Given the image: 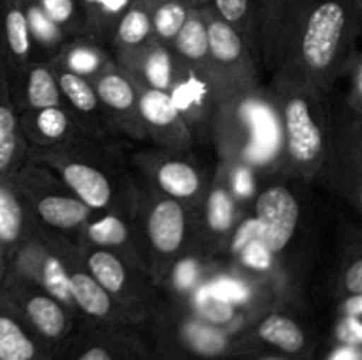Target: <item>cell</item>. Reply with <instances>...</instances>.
I'll return each instance as SVG.
<instances>
[{"instance_id":"cell-1","label":"cell","mask_w":362,"mask_h":360,"mask_svg":"<svg viewBox=\"0 0 362 360\" xmlns=\"http://www.w3.org/2000/svg\"><path fill=\"white\" fill-rule=\"evenodd\" d=\"M311 95L308 92L293 94L283 109L286 152L293 164L306 175L324 169L331 150V138L327 136L324 116Z\"/></svg>"},{"instance_id":"cell-2","label":"cell","mask_w":362,"mask_h":360,"mask_svg":"<svg viewBox=\"0 0 362 360\" xmlns=\"http://www.w3.org/2000/svg\"><path fill=\"white\" fill-rule=\"evenodd\" d=\"M299 215V201L292 191L283 186L265 189L255 205L258 240H262L272 254L281 253L296 233Z\"/></svg>"},{"instance_id":"cell-3","label":"cell","mask_w":362,"mask_h":360,"mask_svg":"<svg viewBox=\"0 0 362 360\" xmlns=\"http://www.w3.org/2000/svg\"><path fill=\"white\" fill-rule=\"evenodd\" d=\"M331 172L341 193L362 214V119L352 109L332 141Z\"/></svg>"},{"instance_id":"cell-4","label":"cell","mask_w":362,"mask_h":360,"mask_svg":"<svg viewBox=\"0 0 362 360\" xmlns=\"http://www.w3.org/2000/svg\"><path fill=\"white\" fill-rule=\"evenodd\" d=\"M186 235V215L173 200H163L148 215V236L159 253H175Z\"/></svg>"},{"instance_id":"cell-5","label":"cell","mask_w":362,"mask_h":360,"mask_svg":"<svg viewBox=\"0 0 362 360\" xmlns=\"http://www.w3.org/2000/svg\"><path fill=\"white\" fill-rule=\"evenodd\" d=\"M62 176L78 200L83 201L88 208H103L112 200L108 179L92 166L83 162H69L62 166Z\"/></svg>"},{"instance_id":"cell-6","label":"cell","mask_w":362,"mask_h":360,"mask_svg":"<svg viewBox=\"0 0 362 360\" xmlns=\"http://www.w3.org/2000/svg\"><path fill=\"white\" fill-rule=\"evenodd\" d=\"M0 35L9 56L25 60L32 48V35L20 0H0Z\"/></svg>"},{"instance_id":"cell-7","label":"cell","mask_w":362,"mask_h":360,"mask_svg":"<svg viewBox=\"0 0 362 360\" xmlns=\"http://www.w3.org/2000/svg\"><path fill=\"white\" fill-rule=\"evenodd\" d=\"M209 34V55L221 64H233L244 55V39L237 28L226 23L209 4L204 6Z\"/></svg>"},{"instance_id":"cell-8","label":"cell","mask_w":362,"mask_h":360,"mask_svg":"<svg viewBox=\"0 0 362 360\" xmlns=\"http://www.w3.org/2000/svg\"><path fill=\"white\" fill-rule=\"evenodd\" d=\"M151 11L152 34L163 42H172L186 23L194 4L187 0H147Z\"/></svg>"},{"instance_id":"cell-9","label":"cell","mask_w":362,"mask_h":360,"mask_svg":"<svg viewBox=\"0 0 362 360\" xmlns=\"http://www.w3.org/2000/svg\"><path fill=\"white\" fill-rule=\"evenodd\" d=\"M131 4L133 0H78L83 30L98 35L115 32L117 23Z\"/></svg>"},{"instance_id":"cell-10","label":"cell","mask_w":362,"mask_h":360,"mask_svg":"<svg viewBox=\"0 0 362 360\" xmlns=\"http://www.w3.org/2000/svg\"><path fill=\"white\" fill-rule=\"evenodd\" d=\"M92 208L78 198L45 196L37 201V212L42 221L53 228L69 229L87 221Z\"/></svg>"},{"instance_id":"cell-11","label":"cell","mask_w":362,"mask_h":360,"mask_svg":"<svg viewBox=\"0 0 362 360\" xmlns=\"http://www.w3.org/2000/svg\"><path fill=\"white\" fill-rule=\"evenodd\" d=\"M172 42L175 44L177 53L186 60H204L209 55V34L204 6L191 7L186 23Z\"/></svg>"},{"instance_id":"cell-12","label":"cell","mask_w":362,"mask_h":360,"mask_svg":"<svg viewBox=\"0 0 362 360\" xmlns=\"http://www.w3.org/2000/svg\"><path fill=\"white\" fill-rule=\"evenodd\" d=\"M69 286L73 302H76L78 307L88 316L103 318L110 313L112 309L110 293L90 274L73 272L69 274Z\"/></svg>"},{"instance_id":"cell-13","label":"cell","mask_w":362,"mask_h":360,"mask_svg":"<svg viewBox=\"0 0 362 360\" xmlns=\"http://www.w3.org/2000/svg\"><path fill=\"white\" fill-rule=\"evenodd\" d=\"M115 39L126 48H138L151 39L152 21L147 0H133L115 27Z\"/></svg>"},{"instance_id":"cell-14","label":"cell","mask_w":362,"mask_h":360,"mask_svg":"<svg viewBox=\"0 0 362 360\" xmlns=\"http://www.w3.org/2000/svg\"><path fill=\"white\" fill-rule=\"evenodd\" d=\"M258 335L269 344L286 353H297L304 348V332L292 318L283 314H271L258 327Z\"/></svg>"},{"instance_id":"cell-15","label":"cell","mask_w":362,"mask_h":360,"mask_svg":"<svg viewBox=\"0 0 362 360\" xmlns=\"http://www.w3.org/2000/svg\"><path fill=\"white\" fill-rule=\"evenodd\" d=\"M25 313L46 337H59L66 330V314L53 296L34 295L25 300Z\"/></svg>"},{"instance_id":"cell-16","label":"cell","mask_w":362,"mask_h":360,"mask_svg":"<svg viewBox=\"0 0 362 360\" xmlns=\"http://www.w3.org/2000/svg\"><path fill=\"white\" fill-rule=\"evenodd\" d=\"M23 232V208L16 193L0 179V260L6 247L14 246Z\"/></svg>"},{"instance_id":"cell-17","label":"cell","mask_w":362,"mask_h":360,"mask_svg":"<svg viewBox=\"0 0 362 360\" xmlns=\"http://www.w3.org/2000/svg\"><path fill=\"white\" fill-rule=\"evenodd\" d=\"M158 184L173 198H191L200 189L197 169L182 161H166L158 169Z\"/></svg>"},{"instance_id":"cell-18","label":"cell","mask_w":362,"mask_h":360,"mask_svg":"<svg viewBox=\"0 0 362 360\" xmlns=\"http://www.w3.org/2000/svg\"><path fill=\"white\" fill-rule=\"evenodd\" d=\"M209 6L221 20L237 28L243 37L260 28L257 0H209Z\"/></svg>"},{"instance_id":"cell-19","label":"cell","mask_w":362,"mask_h":360,"mask_svg":"<svg viewBox=\"0 0 362 360\" xmlns=\"http://www.w3.org/2000/svg\"><path fill=\"white\" fill-rule=\"evenodd\" d=\"M88 270L90 275L108 293H120L126 284V268L115 254L108 251H95L88 256Z\"/></svg>"},{"instance_id":"cell-20","label":"cell","mask_w":362,"mask_h":360,"mask_svg":"<svg viewBox=\"0 0 362 360\" xmlns=\"http://www.w3.org/2000/svg\"><path fill=\"white\" fill-rule=\"evenodd\" d=\"M182 335L187 346L193 352H197L198 355L204 356L221 355L226 349V346H228L226 335L207 323H198V321L186 323L182 328Z\"/></svg>"},{"instance_id":"cell-21","label":"cell","mask_w":362,"mask_h":360,"mask_svg":"<svg viewBox=\"0 0 362 360\" xmlns=\"http://www.w3.org/2000/svg\"><path fill=\"white\" fill-rule=\"evenodd\" d=\"M140 115L147 120L148 124L156 127H168L179 120L180 113L173 104L170 92L165 90H151L144 92L140 97Z\"/></svg>"},{"instance_id":"cell-22","label":"cell","mask_w":362,"mask_h":360,"mask_svg":"<svg viewBox=\"0 0 362 360\" xmlns=\"http://www.w3.org/2000/svg\"><path fill=\"white\" fill-rule=\"evenodd\" d=\"M59 81L46 67H34L27 78V102L30 108L42 109L59 106Z\"/></svg>"},{"instance_id":"cell-23","label":"cell","mask_w":362,"mask_h":360,"mask_svg":"<svg viewBox=\"0 0 362 360\" xmlns=\"http://www.w3.org/2000/svg\"><path fill=\"white\" fill-rule=\"evenodd\" d=\"M209 95H211V88H209L207 81L194 74L179 81L170 92V97H172L175 108L184 115H194V112L204 109L209 104Z\"/></svg>"},{"instance_id":"cell-24","label":"cell","mask_w":362,"mask_h":360,"mask_svg":"<svg viewBox=\"0 0 362 360\" xmlns=\"http://www.w3.org/2000/svg\"><path fill=\"white\" fill-rule=\"evenodd\" d=\"M98 99H101L106 106L117 109V112H127L134 106L136 95L129 81L117 73H108L98 81L95 88Z\"/></svg>"},{"instance_id":"cell-25","label":"cell","mask_w":362,"mask_h":360,"mask_svg":"<svg viewBox=\"0 0 362 360\" xmlns=\"http://www.w3.org/2000/svg\"><path fill=\"white\" fill-rule=\"evenodd\" d=\"M144 60V73L151 88L168 92V88L173 83V64L168 49L158 44L152 46L145 53Z\"/></svg>"},{"instance_id":"cell-26","label":"cell","mask_w":362,"mask_h":360,"mask_svg":"<svg viewBox=\"0 0 362 360\" xmlns=\"http://www.w3.org/2000/svg\"><path fill=\"white\" fill-rule=\"evenodd\" d=\"M250 120H253V150L258 154V159H264L265 154H272L278 147V127H276L274 116L269 109L255 106L247 109Z\"/></svg>"},{"instance_id":"cell-27","label":"cell","mask_w":362,"mask_h":360,"mask_svg":"<svg viewBox=\"0 0 362 360\" xmlns=\"http://www.w3.org/2000/svg\"><path fill=\"white\" fill-rule=\"evenodd\" d=\"M20 2L25 11V16H27L32 41L35 39L41 44H55V42H59L62 39V28L46 16V13L39 7V4L35 0H20Z\"/></svg>"},{"instance_id":"cell-28","label":"cell","mask_w":362,"mask_h":360,"mask_svg":"<svg viewBox=\"0 0 362 360\" xmlns=\"http://www.w3.org/2000/svg\"><path fill=\"white\" fill-rule=\"evenodd\" d=\"M59 88L78 112L90 113L98 108V94L92 90V87L85 81L83 76H78L69 71L62 73L59 78Z\"/></svg>"},{"instance_id":"cell-29","label":"cell","mask_w":362,"mask_h":360,"mask_svg":"<svg viewBox=\"0 0 362 360\" xmlns=\"http://www.w3.org/2000/svg\"><path fill=\"white\" fill-rule=\"evenodd\" d=\"M41 282L55 300L73 302L69 286V274L55 256H45L41 263Z\"/></svg>"},{"instance_id":"cell-30","label":"cell","mask_w":362,"mask_h":360,"mask_svg":"<svg viewBox=\"0 0 362 360\" xmlns=\"http://www.w3.org/2000/svg\"><path fill=\"white\" fill-rule=\"evenodd\" d=\"M87 233L92 242L103 247H115L127 240L126 222L117 215H105L103 219H98L88 226Z\"/></svg>"},{"instance_id":"cell-31","label":"cell","mask_w":362,"mask_h":360,"mask_svg":"<svg viewBox=\"0 0 362 360\" xmlns=\"http://www.w3.org/2000/svg\"><path fill=\"white\" fill-rule=\"evenodd\" d=\"M35 2L45 11L46 16L62 30L83 28L78 0H35Z\"/></svg>"},{"instance_id":"cell-32","label":"cell","mask_w":362,"mask_h":360,"mask_svg":"<svg viewBox=\"0 0 362 360\" xmlns=\"http://www.w3.org/2000/svg\"><path fill=\"white\" fill-rule=\"evenodd\" d=\"M235 208L233 200L225 189H216L207 203V222L214 232H226L232 226Z\"/></svg>"},{"instance_id":"cell-33","label":"cell","mask_w":362,"mask_h":360,"mask_svg":"<svg viewBox=\"0 0 362 360\" xmlns=\"http://www.w3.org/2000/svg\"><path fill=\"white\" fill-rule=\"evenodd\" d=\"M194 302H197L198 311H200L202 316L209 321V323H228L230 320L235 314L232 304H226L223 300L214 299V296L209 293L207 286H202L198 289L197 296H194Z\"/></svg>"},{"instance_id":"cell-34","label":"cell","mask_w":362,"mask_h":360,"mask_svg":"<svg viewBox=\"0 0 362 360\" xmlns=\"http://www.w3.org/2000/svg\"><path fill=\"white\" fill-rule=\"evenodd\" d=\"M292 0H257L260 28L269 35L281 34L286 11Z\"/></svg>"},{"instance_id":"cell-35","label":"cell","mask_w":362,"mask_h":360,"mask_svg":"<svg viewBox=\"0 0 362 360\" xmlns=\"http://www.w3.org/2000/svg\"><path fill=\"white\" fill-rule=\"evenodd\" d=\"M67 127H69V119L59 106L42 108L35 115V129L41 136L49 138V140L62 138L66 134Z\"/></svg>"},{"instance_id":"cell-36","label":"cell","mask_w":362,"mask_h":360,"mask_svg":"<svg viewBox=\"0 0 362 360\" xmlns=\"http://www.w3.org/2000/svg\"><path fill=\"white\" fill-rule=\"evenodd\" d=\"M66 64L69 73L85 76V74H92L99 69L101 55L98 49L90 48V46L78 44L69 48V52L66 53Z\"/></svg>"},{"instance_id":"cell-37","label":"cell","mask_w":362,"mask_h":360,"mask_svg":"<svg viewBox=\"0 0 362 360\" xmlns=\"http://www.w3.org/2000/svg\"><path fill=\"white\" fill-rule=\"evenodd\" d=\"M207 289L214 299L223 300L226 304H232V306L246 302L247 296H250L247 286L243 281H237V279L232 277L216 279L211 284H207Z\"/></svg>"},{"instance_id":"cell-38","label":"cell","mask_w":362,"mask_h":360,"mask_svg":"<svg viewBox=\"0 0 362 360\" xmlns=\"http://www.w3.org/2000/svg\"><path fill=\"white\" fill-rule=\"evenodd\" d=\"M339 284L346 299L362 296V246L357 247L356 253L346 260Z\"/></svg>"},{"instance_id":"cell-39","label":"cell","mask_w":362,"mask_h":360,"mask_svg":"<svg viewBox=\"0 0 362 360\" xmlns=\"http://www.w3.org/2000/svg\"><path fill=\"white\" fill-rule=\"evenodd\" d=\"M345 73L350 76V95L349 109H352L362 119V49H356L346 66Z\"/></svg>"},{"instance_id":"cell-40","label":"cell","mask_w":362,"mask_h":360,"mask_svg":"<svg viewBox=\"0 0 362 360\" xmlns=\"http://www.w3.org/2000/svg\"><path fill=\"white\" fill-rule=\"evenodd\" d=\"M240 260L246 267L253 268V270H267L272 265V256L274 254L265 247V244L262 240H253L251 244H247L243 251H240Z\"/></svg>"},{"instance_id":"cell-41","label":"cell","mask_w":362,"mask_h":360,"mask_svg":"<svg viewBox=\"0 0 362 360\" xmlns=\"http://www.w3.org/2000/svg\"><path fill=\"white\" fill-rule=\"evenodd\" d=\"M198 281V261L193 258H186L180 261L173 270V282L180 292H189Z\"/></svg>"},{"instance_id":"cell-42","label":"cell","mask_w":362,"mask_h":360,"mask_svg":"<svg viewBox=\"0 0 362 360\" xmlns=\"http://www.w3.org/2000/svg\"><path fill=\"white\" fill-rule=\"evenodd\" d=\"M338 339L343 344L362 348V318L346 314L341 323L338 325Z\"/></svg>"},{"instance_id":"cell-43","label":"cell","mask_w":362,"mask_h":360,"mask_svg":"<svg viewBox=\"0 0 362 360\" xmlns=\"http://www.w3.org/2000/svg\"><path fill=\"white\" fill-rule=\"evenodd\" d=\"M258 239V222L255 217L246 219L243 224L237 228L235 235L232 240V251L233 253H240L247 244H251L253 240Z\"/></svg>"},{"instance_id":"cell-44","label":"cell","mask_w":362,"mask_h":360,"mask_svg":"<svg viewBox=\"0 0 362 360\" xmlns=\"http://www.w3.org/2000/svg\"><path fill=\"white\" fill-rule=\"evenodd\" d=\"M233 191H235L237 196L247 198L253 194L255 191V182L253 175L247 168H237L233 173Z\"/></svg>"},{"instance_id":"cell-45","label":"cell","mask_w":362,"mask_h":360,"mask_svg":"<svg viewBox=\"0 0 362 360\" xmlns=\"http://www.w3.org/2000/svg\"><path fill=\"white\" fill-rule=\"evenodd\" d=\"M327 360H362V349L357 346L341 344L329 355Z\"/></svg>"},{"instance_id":"cell-46","label":"cell","mask_w":362,"mask_h":360,"mask_svg":"<svg viewBox=\"0 0 362 360\" xmlns=\"http://www.w3.org/2000/svg\"><path fill=\"white\" fill-rule=\"evenodd\" d=\"M78 360H112V356H110V353L105 348L95 346V348H90L88 352H85Z\"/></svg>"},{"instance_id":"cell-47","label":"cell","mask_w":362,"mask_h":360,"mask_svg":"<svg viewBox=\"0 0 362 360\" xmlns=\"http://www.w3.org/2000/svg\"><path fill=\"white\" fill-rule=\"evenodd\" d=\"M354 4H356L357 14H359V20H361V23H362V0H354Z\"/></svg>"},{"instance_id":"cell-48","label":"cell","mask_w":362,"mask_h":360,"mask_svg":"<svg viewBox=\"0 0 362 360\" xmlns=\"http://www.w3.org/2000/svg\"><path fill=\"white\" fill-rule=\"evenodd\" d=\"M260 360H286V359H281V356H264V359Z\"/></svg>"},{"instance_id":"cell-49","label":"cell","mask_w":362,"mask_h":360,"mask_svg":"<svg viewBox=\"0 0 362 360\" xmlns=\"http://www.w3.org/2000/svg\"><path fill=\"white\" fill-rule=\"evenodd\" d=\"M197 2V6H205V4H209V0H194Z\"/></svg>"},{"instance_id":"cell-50","label":"cell","mask_w":362,"mask_h":360,"mask_svg":"<svg viewBox=\"0 0 362 360\" xmlns=\"http://www.w3.org/2000/svg\"><path fill=\"white\" fill-rule=\"evenodd\" d=\"M2 268H4V265H2V260H0V274H2Z\"/></svg>"},{"instance_id":"cell-51","label":"cell","mask_w":362,"mask_h":360,"mask_svg":"<svg viewBox=\"0 0 362 360\" xmlns=\"http://www.w3.org/2000/svg\"><path fill=\"white\" fill-rule=\"evenodd\" d=\"M187 2H191V4H194V6H197V2H194V0H187Z\"/></svg>"}]
</instances>
